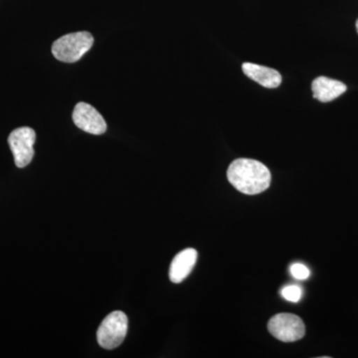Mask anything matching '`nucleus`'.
<instances>
[{
    "instance_id": "obj_1",
    "label": "nucleus",
    "mask_w": 358,
    "mask_h": 358,
    "mask_svg": "<svg viewBox=\"0 0 358 358\" xmlns=\"http://www.w3.org/2000/svg\"><path fill=\"white\" fill-rule=\"evenodd\" d=\"M228 180L238 192L256 195L267 190L271 185L270 171L262 162L255 159H238L230 164Z\"/></svg>"
},
{
    "instance_id": "obj_2",
    "label": "nucleus",
    "mask_w": 358,
    "mask_h": 358,
    "mask_svg": "<svg viewBox=\"0 0 358 358\" xmlns=\"http://www.w3.org/2000/svg\"><path fill=\"white\" fill-rule=\"evenodd\" d=\"M94 38L89 32H75L56 40L52 45V54L61 62L75 63L92 48Z\"/></svg>"
},
{
    "instance_id": "obj_3",
    "label": "nucleus",
    "mask_w": 358,
    "mask_h": 358,
    "mask_svg": "<svg viewBox=\"0 0 358 358\" xmlns=\"http://www.w3.org/2000/svg\"><path fill=\"white\" fill-rule=\"evenodd\" d=\"M128 333V317L121 310L110 313L96 331L99 345L106 350H114L122 345Z\"/></svg>"
},
{
    "instance_id": "obj_4",
    "label": "nucleus",
    "mask_w": 358,
    "mask_h": 358,
    "mask_svg": "<svg viewBox=\"0 0 358 358\" xmlns=\"http://www.w3.org/2000/svg\"><path fill=\"white\" fill-rule=\"evenodd\" d=\"M268 333L284 343H294L305 336L306 327L298 315L278 313L268 322Z\"/></svg>"
},
{
    "instance_id": "obj_5",
    "label": "nucleus",
    "mask_w": 358,
    "mask_h": 358,
    "mask_svg": "<svg viewBox=\"0 0 358 358\" xmlns=\"http://www.w3.org/2000/svg\"><path fill=\"white\" fill-rule=\"evenodd\" d=\"M35 141L36 134L34 129L28 127L14 129L13 133L9 134L8 145L13 152L16 166L23 169L31 162L34 157L33 145Z\"/></svg>"
},
{
    "instance_id": "obj_6",
    "label": "nucleus",
    "mask_w": 358,
    "mask_h": 358,
    "mask_svg": "<svg viewBox=\"0 0 358 358\" xmlns=\"http://www.w3.org/2000/svg\"><path fill=\"white\" fill-rule=\"evenodd\" d=\"M73 121L78 128L86 133L99 136L107 131V124L102 115L87 103H77L73 110Z\"/></svg>"
},
{
    "instance_id": "obj_7",
    "label": "nucleus",
    "mask_w": 358,
    "mask_h": 358,
    "mask_svg": "<svg viewBox=\"0 0 358 358\" xmlns=\"http://www.w3.org/2000/svg\"><path fill=\"white\" fill-rule=\"evenodd\" d=\"M345 84L338 80L331 79L324 76L317 77L312 84L313 95L315 100L322 103H329L336 100L339 96L345 93Z\"/></svg>"
},
{
    "instance_id": "obj_8",
    "label": "nucleus",
    "mask_w": 358,
    "mask_h": 358,
    "mask_svg": "<svg viewBox=\"0 0 358 358\" xmlns=\"http://www.w3.org/2000/svg\"><path fill=\"white\" fill-rule=\"evenodd\" d=\"M197 252L194 249H185L174 257L169 268V279L179 284L192 273L197 261Z\"/></svg>"
},
{
    "instance_id": "obj_9",
    "label": "nucleus",
    "mask_w": 358,
    "mask_h": 358,
    "mask_svg": "<svg viewBox=\"0 0 358 358\" xmlns=\"http://www.w3.org/2000/svg\"><path fill=\"white\" fill-rule=\"evenodd\" d=\"M242 70L247 77L265 88H278L282 83L281 74L272 68L253 64V63H244L242 65Z\"/></svg>"
},
{
    "instance_id": "obj_10",
    "label": "nucleus",
    "mask_w": 358,
    "mask_h": 358,
    "mask_svg": "<svg viewBox=\"0 0 358 358\" xmlns=\"http://www.w3.org/2000/svg\"><path fill=\"white\" fill-rule=\"evenodd\" d=\"M281 294L282 298L286 299L287 301L298 303L301 300L303 291H301V287L296 286V285H289L282 289Z\"/></svg>"
},
{
    "instance_id": "obj_11",
    "label": "nucleus",
    "mask_w": 358,
    "mask_h": 358,
    "mask_svg": "<svg viewBox=\"0 0 358 358\" xmlns=\"http://www.w3.org/2000/svg\"><path fill=\"white\" fill-rule=\"evenodd\" d=\"M289 272L296 280H306L310 277V270L305 265L300 263L294 264L289 268Z\"/></svg>"
},
{
    "instance_id": "obj_12",
    "label": "nucleus",
    "mask_w": 358,
    "mask_h": 358,
    "mask_svg": "<svg viewBox=\"0 0 358 358\" xmlns=\"http://www.w3.org/2000/svg\"><path fill=\"white\" fill-rule=\"evenodd\" d=\"M357 33H358V20H357Z\"/></svg>"
}]
</instances>
